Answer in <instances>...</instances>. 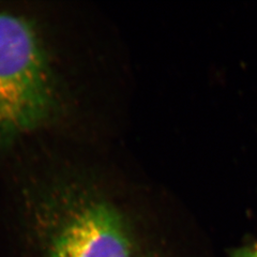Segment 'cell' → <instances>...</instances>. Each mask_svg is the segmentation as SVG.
Returning <instances> with one entry per match:
<instances>
[{"mask_svg": "<svg viewBox=\"0 0 257 257\" xmlns=\"http://www.w3.org/2000/svg\"><path fill=\"white\" fill-rule=\"evenodd\" d=\"M56 104L52 67L34 24L0 10V149L41 127Z\"/></svg>", "mask_w": 257, "mask_h": 257, "instance_id": "obj_2", "label": "cell"}, {"mask_svg": "<svg viewBox=\"0 0 257 257\" xmlns=\"http://www.w3.org/2000/svg\"><path fill=\"white\" fill-rule=\"evenodd\" d=\"M30 226L38 257H133L123 214L107 200L69 186L38 193Z\"/></svg>", "mask_w": 257, "mask_h": 257, "instance_id": "obj_1", "label": "cell"}, {"mask_svg": "<svg viewBox=\"0 0 257 257\" xmlns=\"http://www.w3.org/2000/svg\"><path fill=\"white\" fill-rule=\"evenodd\" d=\"M230 257H257V243L247 244L232 251Z\"/></svg>", "mask_w": 257, "mask_h": 257, "instance_id": "obj_3", "label": "cell"}]
</instances>
